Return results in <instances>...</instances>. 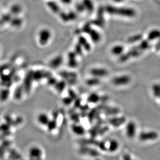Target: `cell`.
I'll return each mask as SVG.
<instances>
[{
  "instance_id": "cell-1",
  "label": "cell",
  "mask_w": 160,
  "mask_h": 160,
  "mask_svg": "<svg viewBox=\"0 0 160 160\" xmlns=\"http://www.w3.org/2000/svg\"><path fill=\"white\" fill-rule=\"evenodd\" d=\"M105 11L109 14L117 15L120 16L127 17H134L136 16V12L132 8L117 7L111 5H107L105 7Z\"/></svg>"
},
{
  "instance_id": "cell-2",
  "label": "cell",
  "mask_w": 160,
  "mask_h": 160,
  "mask_svg": "<svg viewBox=\"0 0 160 160\" xmlns=\"http://www.w3.org/2000/svg\"><path fill=\"white\" fill-rule=\"evenodd\" d=\"M51 33L50 30L44 28L41 29L38 34V42L40 45L44 46L47 45L51 38Z\"/></svg>"
},
{
  "instance_id": "cell-3",
  "label": "cell",
  "mask_w": 160,
  "mask_h": 160,
  "mask_svg": "<svg viewBox=\"0 0 160 160\" xmlns=\"http://www.w3.org/2000/svg\"><path fill=\"white\" fill-rule=\"evenodd\" d=\"M130 81V77L128 75H121L113 77L112 79V83L115 86H121L128 85Z\"/></svg>"
},
{
  "instance_id": "cell-4",
  "label": "cell",
  "mask_w": 160,
  "mask_h": 160,
  "mask_svg": "<svg viewBox=\"0 0 160 160\" xmlns=\"http://www.w3.org/2000/svg\"><path fill=\"white\" fill-rule=\"evenodd\" d=\"M59 75L65 81L67 82L68 83L71 85L75 84L77 82V75L76 73L62 71L59 73Z\"/></svg>"
},
{
  "instance_id": "cell-5",
  "label": "cell",
  "mask_w": 160,
  "mask_h": 160,
  "mask_svg": "<svg viewBox=\"0 0 160 160\" xmlns=\"http://www.w3.org/2000/svg\"><path fill=\"white\" fill-rule=\"evenodd\" d=\"M33 81H34L33 79V71H30L27 74L25 78L24 79L23 87L25 91L26 92V93H29L30 92L32 86V83Z\"/></svg>"
},
{
  "instance_id": "cell-6",
  "label": "cell",
  "mask_w": 160,
  "mask_h": 160,
  "mask_svg": "<svg viewBox=\"0 0 160 160\" xmlns=\"http://www.w3.org/2000/svg\"><path fill=\"white\" fill-rule=\"evenodd\" d=\"M51 76H52L51 73L47 71L38 70L33 71L34 81H40L43 79H47Z\"/></svg>"
},
{
  "instance_id": "cell-7",
  "label": "cell",
  "mask_w": 160,
  "mask_h": 160,
  "mask_svg": "<svg viewBox=\"0 0 160 160\" xmlns=\"http://www.w3.org/2000/svg\"><path fill=\"white\" fill-rule=\"evenodd\" d=\"M104 9L103 7H100L98 9V13L97 15V18L94 21L92 22V24L98 26L100 28H103L105 26V19L104 16Z\"/></svg>"
},
{
  "instance_id": "cell-8",
  "label": "cell",
  "mask_w": 160,
  "mask_h": 160,
  "mask_svg": "<svg viewBox=\"0 0 160 160\" xmlns=\"http://www.w3.org/2000/svg\"><path fill=\"white\" fill-rule=\"evenodd\" d=\"M90 73L92 77L101 78L106 77L108 75V71L104 68H94L90 69Z\"/></svg>"
},
{
  "instance_id": "cell-9",
  "label": "cell",
  "mask_w": 160,
  "mask_h": 160,
  "mask_svg": "<svg viewBox=\"0 0 160 160\" xmlns=\"http://www.w3.org/2000/svg\"><path fill=\"white\" fill-rule=\"evenodd\" d=\"M77 54L75 51H70L68 55L67 64L70 68H75L78 66V62L77 59Z\"/></svg>"
},
{
  "instance_id": "cell-10",
  "label": "cell",
  "mask_w": 160,
  "mask_h": 160,
  "mask_svg": "<svg viewBox=\"0 0 160 160\" xmlns=\"http://www.w3.org/2000/svg\"><path fill=\"white\" fill-rule=\"evenodd\" d=\"M158 135L157 132H141L139 136V138L142 141L146 140H153L157 139Z\"/></svg>"
},
{
  "instance_id": "cell-11",
  "label": "cell",
  "mask_w": 160,
  "mask_h": 160,
  "mask_svg": "<svg viewBox=\"0 0 160 160\" xmlns=\"http://www.w3.org/2000/svg\"><path fill=\"white\" fill-rule=\"evenodd\" d=\"M64 59L62 55H58L53 58L49 62V65L51 68L56 69L59 67L63 63Z\"/></svg>"
},
{
  "instance_id": "cell-12",
  "label": "cell",
  "mask_w": 160,
  "mask_h": 160,
  "mask_svg": "<svg viewBox=\"0 0 160 160\" xmlns=\"http://www.w3.org/2000/svg\"><path fill=\"white\" fill-rule=\"evenodd\" d=\"M136 132V127L134 122L128 123L126 127V134L129 138L134 137Z\"/></svg>"
},
{
  "instance_id": "cell-13",
  "label": "cell",
  "mask_w": 160,
  "mask_h": 160,
  "mask_svg": "<svg viewBox=\"0 0 160 160\" xmlns=\"http://www.w3.org/2000/svg\"><path fill=\"white\" fill-rule=\"evenodd\" d=\"M88 35L90 36V38L94 43H97L100 42L101 38V34L98 31L95 30L92 28L90 30V32H88Z\"/></svg>"
},
{
  "instance_id": "cell-14",
  "label": "cell",
  "mask_w": 160,
  "mask_h": 160,
  "mask_svg": "<svg viewBox=\"0 0 160 160\" xmlns=\"http://www.w3.org/2000/svg\"><path fill=\"white\" fill-rule=\"evenodd\" d=\"M78 43L81 45L82 47H83V49L85 50L86 51H90L92 49L90 44L88 42L85 37L83 35H80L79 36L78 38Z\"/></svg>"
},
{
  "instance_id": "cell-15",
  "label": "cell",
  "mask_w": 160,
  "mask_h": 160,
  "mask_svg": "<svg viewBox=\"0 0 160 160\" xmlns=\"http://www.w3.org/2000/svg\"><path fill=\"white\" fill-rule=\"evenodd\" d=\"M37 120L38 123L42 125L41 126H47V124L49 122V117L47 114L45 113H40L38 115L37 117Z\"/></svg>"
},
{
  "instance_id": "cell-16",
  "label": "cell",
  "mask_w": 160,
  "mask_h": 160,
  "mask_svg": "<svg viewBox=\"0 0 160 160\" xmlns=\"http://www.w3.org/2000/svg\"><path fill=\"white\" fill-rule=\"evenodd\" d=\"M143 53V51L140 49V48L139 47L138 45L132 47L127 51V53L128 54L130 58L138 57L141 55Z\"/></svg>"
},
{
  "instance_id": "cell-17",
  "label": "cell",
  "mask_w": 160,
  "mask_h": 160,
  "mask_svg": "<svg viewBox=\"0 0 160 160\" xmlns=\"http://www.w3.org/2000/svg\"><path fill=\"white\" fill-rule=\"evenodd\" d=\"M124 46L121 45H114L111 49V54L115 56H120L124 53Z\"/></svg>"
},
{
  "instance_id": "cell-18",
  "label": "cell",
  "mask_w": 160,
  "mask_h": 160,
  "mask_svg": "<svg viewBox=\"0 0 160 160\" xmlns=\"http://www.w3.org/2000/svg\"><path fill=\"white\" fill-rule=\"evenodd\" d=\"M147 39L149 41H154L160 39V30L153 29L151 30L148 34Z\"/></svg>"
},
{
  "instance_id": "cell-19",
  "label": "cell",
  "mask_w": 160,
  "mask_h": 160,
  "mask_svg": "<svg viewBox=\"0 0 160 160\" xmlns=\"http://www.w3.org/2000/svg\"><path fill=\"white\" fill-rule=\"evenodd\" d=\"M66 82L64 80L60 81H58L56 84L54 86V88L59 93L61 94L64 92L65 88L66 87Z\"/></svg>"
},
{
  "instance_id": "cell-20",
  "label": "cell",
  "mask_w": 160,
  "mask_h": 160,
  "mask_svg": "<svg viewBox=\"0 0 160 160\" xmlns=\"http://www.w3.org/2000/svg\"><path fill=\"white\" fill-rule=\"evenodd\" d=\"M143 39V35L141 34H137L129 36L127 38V42L129 44H133L137 42L141 41Z\"/></svg>"
},
{
  "instance_id": "cell-21",
  "label": "cell",
  "mask_w": 160,
  "mask_h": 160,
  "mask_svg": "<svg viewBox=\"0 0 160 160\" xmlns=\"http://www.w3.org/2000/svg\"><path fill=\"white\" fill-rule=\"evenodd\" d=\"M82 3L85 7L86 11H88V13H91L94 11V3L92 0H83Z\"/></svg>"
},
{
  "instance_id": "cell-22",
  "label": "cell",
  "mask_w": 160,
  "mask_h": 160,
  "mask_svg": "<svg viewBox=\"0 0 160 160\" xmlns=\"http://www.w3.org/2000/svg\"><path fill=\"white\" fill-rule=\"evenodd\" d=\"M101 97L98 95V94L96 93H92L88 96L87 101L88 103L91 104H96L100 101Z\"/></svg>"
},
{
  "instance_id": "cell-23",
  "label": "cell",
  "mask_w": 160,
  "mask_h": 160,
  "mask_svg": "<svg viewBox=\"0 0 160 160\" xmlns=\"http://www.w3.org/2000/svg\"><path fill=\"white\" fill-rule=\"evenodd\" d=\"M101 81L100 78L93 77L91 78L88 79L86 81V84L90 86H94L98 85L101 83Z\"/></svg>"
},
{
  "instance_id": "cell-24",
  "label": "cell",
  "mask_w": 160,
  "mask_h": 160,
  "mask_svg": "<svg viewBox=\"0 0 160 160\" xmlns=\"http://www.w3.org/2000/svg\"><path fill=\"white\" fill-rule=\"evenodd\" d=\"M9 23L11 24V26L13 27L18 28L22 26V20L19 17L15 16L14 18H12Z\"/></svg>"
},
{
  "instance_id": "cell-25",
  "label": "cell",
  "mask_w": 160,
  "mask_h": 160,
  "mask_svg": "<svg viewBox=\"0 0 160 160\" xmlns=\"http://www.w3.org/2000/svg\"><path fill=\"white\" fill-rule=\"evenodd\" d=\"M140 49L143 51H145L147 49H148L150 47L149 41L148 40H141V42L139 43L138 45Z\"/></svg>"
},
{
  "instance_id": "cell-26",
  "label": "cell",
  "mask_w": 160,
  "mask_h": 160,
  "mask_svg": "<svg viewBox=\"0 0 160 160\" xmlns=\"http://www.w3.org/2000/svg\"><path fill=\"white\" fill-rule=\"evenodd\" d=\"M22 9L21 7L18 4H15L11 7V14L17 16L22 12Z\"/></svg>"
},
{
  "instance_id": "cell-27",
  "label": "cell",
  "mask_w": 160,
  "mask_h": 160,
  "mask_svg": "<svg viewBox=\"0 0 160 160\" xmlns=\"http://www.w3.org/2000/svg\"><path fill=\"white\" fill-rule=\"evenodd\" d=\"M9 90L8 88L1 90L0 92V99L1 101H5L9 98Z\"/></svg>"
},
{
  "instance_id": "cell-28",
  "label": "cell",
  "mask_w": 160,
  "mask_h": 160,
  "mask_svg": "<svg viewBox=\"0 0 160 160\" xmlns=\"http://www.w3.org/2000/svg\"><path fill=\"white\" fill-rule=\"evenodd\" d=\"M47 5H48V7H49V9L53 12L54 13L59 14L60 12L59 7H58V5L56 3L53 2H50L48 3Z\"/></svg>"
},
{
  "instance_id": "cell-29",
  "label": "cell",
  "mask_w": 160,
  "mask_h": 160,
  "mask_svg": "<svg viewBox=\"0 0 160 160\" xmlns=\"http://www.w3.org/2000/svg\"><path fill=\"white\" fill-rule=\"evenodd\" d=\"M23 90H24V88L22 86H18L15 89V92H14V96H15V98L16 99H20V98L22 97V95L23 93Z\"/></svg>"
},
{
  "instance_id": "cell-30",
  "label": "cell",
  "mask_w": 160,
  "mask_h": 160,
  "mask_svg": "<svg viewBox=\"0 0 160 160\" xmlns=\"http://www.w3.org/2000/svg\"><path fill=\"white\" fill-rule=\"evenodd\" d=\"M152 91L154 96L160 99V84H156L153 85L152 86Z\"/></svg>"
},
{
  "instance_id": "cell-31",
  "label": "cell",
  "mask_w": 160,
  "mask_h": 160,
  "mask_svg": "<svg viewBox=\"0 0 160 160\" xmlns=\"http://www.w3.org/2000/svg\"><path fill=\"white\" fill-rule=\"evenodd\" d=\"M83 48L82 47L81 45H80L79 43H77L75 46V52L77 54V55L81 56L83 54Z\"/></svg>"
},
{
  "instance_id": "cell-32",
  "label": "cell",
  "mask_w": 160,
  "mask_h": 160,
  "mask_svg": "<svg viewBox=\"0 0 160 160\" xmlns=\"http://www.w3.org/2000/svg\"><path fill=\"white\" fill-rule=\"evenodd\" d=\"M73 130L77 134H83L84 132V128L81 126L79 125H75L73 127Z\"/></svg>"
},
{
  "instance_id": "cell-33",
  "label": "cell",
  "mask_w": 160,
  "mask_h": 160,
  "mask_svg": "<svg viewBox=\"0 0 160 160\" xmlns=\"http://www.w3.org/2000/svg\"><path fill=\"white\" fill-rule=\"evenodd\" d=\"M130 58V56L128 55L127 52L126 53H123L122 55L119 56V61L120 62H125L128 61Z\"/></svg>"
},
{
  "instance_id": "cell-34",
  "label": "cell",
  "mask_w": 160,
  "mask_h": 160,
  "mask_svg": "<svg viewBox=\"0 0 160 160\" xmlns=\"http://www.w3.org/2000/svg\"><path fill=\"white\" fill-rule=\"evenodd\" d=\"M92 29V27H91L90 23L88 22V23H86L84 25L83 28L82 29V32L88 34V32H90V30H91Z\"/></svg>"
},
{
  "instance_id": "cell-35",
  "label": "cell",
  "mask_w": 160,
  "mask_h": 160,
  "mask_svg": "<svg viewBox=\"0 0 160 160\" xmlns=\"http://www.w3.org/2000/svg\"><path fill=\"white\" fill-rule=\"evenodd\" d=\"M57 82V80L56 79L55 77H52V76L49 77V78L47 79V84L50 86H54Z\"/></svg>"
},
{
  "instance_id": "cell-36",
  "label": "cell",
  "mask_w": 160,
  "mask_h": 160,
  "mask_svg": "<svg viewBox=\"0 0 160 160\" xmlns=\"http://www.w3.org/2000/svg\"><path fill=\"white\" fill-rule=\"evenodd\" d=\"M59 16L61 19L62 21H64V22H69L70 21L68 14L60 12L59 13Z\"/></svg>"
},
{
  "instance_id": "cell-37",
  "label": "cell",
  "mask_w": 160,
  "mask_h": 160,
  "mask_svg": "<svg viewBox=\"0 0 160 160\" xmlns=\"http://www.w3.org/2000/svg\"><path fill=\"white\" fill-rule=\"evenodd\" d=\"M117 146H118V144L116 141H111V143L110 144V146H109V150H110L109 151H114L117 149V147H118Z\"/></svg>"
},
{
  "instance_id": "cell-38",
  "label": "cell",
  "mask_w": 160,
  "mask_h": 160,
  "mask_svg": "<svg viewBox=\"0 0 160 160\" xmlns=\"http://www.w3.org/2000/svg\"><path fill=\"white\" fill-rule=\"evenodd\" d=\"M75 8H76L77 11L79 12H83V11L85 10V7L84 6L83 4L82 3L76 4Z\"/></svg>"
},
{
  "instance_id": "cell-39",
  "label": "cell",
  "mask_w": 160,
  "mask_h": 160,
  "mask_svg": "<svg viewBox=\"0 0 160 160\" xmlns=\"http://www.w3.org/2000/svg\"><path fill=\"white\" fill-rule=\"evenodd\" d=\"M73 100V99L72 98L70 97V96H68V97L64 98L62 99V101L65 105H70L71 103L72 102Z\"/></svg>"
},
{
  "instance_id": "cell-40",
  "label": "cell",
  "mask_w": 160,
  "mask_h": 160,
  "mask_svg": "<svg viewBox=\"0 0 160 160\" xmlns=\"http://www.w3.org/2000/svg\"><path fill=\"white\" fill-rule=\"evenodd\" d=\"M68 15L69 18V20L70 21H71V20H75V19H77V15L75 12H70L68 14Z\"/></svg>"
},
{
  "instance_id": "cell-41",
  "label": "cell",
  "mask_w": 160,
  "mask_h": 160,
  "mask_svg": "<svg viewBox=\"0 0 160 160\" xmlns=\"http://www.w3.org/2000/svg\"><path fill=\"white\" fill-rule=\"evenodd\" d=\"M68 94L69 96H70V97L72 98L73 99H74L76 97V94L72 90H71V89L69 90Z\"/></svg>"
},
{
  "instance_id": "cell-42",
  "label": "cell",
  "mask_w": 160,
  "mask_h": 160,
  "mask_svg": "<svg viewBox=\"0 0 160 160\" xmlns=\"http://www.w3.org/2000/svg\"><path fill=\"white\" fill-rule=\"evenodd\" d=\"M72 0H62V2L64 3V4H69L70 3Z\"/></svg>"
},
{
  "instance_id": "cell-43",
  "label": "cell",
  "mask_w": 160,
  "mask_h": 160,
  "mask_svg": "<svg viewBox=\"0 0 160 160\" xmlns=\"http://www.w3.org/2000/svg\"><path fill=\"white\" fill-rule=\"evenodd\" d=\"M124 160H132V159H130V158H128V156H126L124 158Z\"/></svg>"
},
{
  "instance_id": "cell-44",
  "label": "cell",
  "mask_w": 160,
  "mask_h": 160,
  "mask_svg": "<svg viewBox=\"0 0 160 160\" xmlns=\"http://www.w3.org/2000/svg\"><path fill=\"white\" fill-rule=\"evenodd\" d=\"M116 2H121L122 1H123L124 0H114Z\"/></svg>"
}]
</instances>
